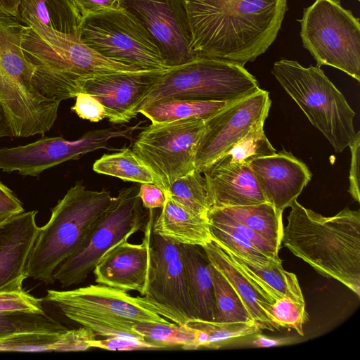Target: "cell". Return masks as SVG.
Masks as SVG:
<instances>
[{
  "instance_id": "1",
  "label": "cell",
  "mask_w": 360,
  "mask_h": 360,
  "mask_svg": "<svg viewBox=\"0 0 360 360\" xmlns=\"http://www.w3.org/2000/svg\"><path fill=\"white\" fill-rule=\"evenodd\" d=\"M196 58L245 65L276 40L287 0H182Z\"/></svg>"
},
{
  "instance_id": "2",
  "label": "cell",
  "mask_w": 360,
  "mask_h": 360,
  "mask_svg": "<svg viewBox=\"0 0 360 360\" xmlns=\"http://www.w3.org/2000/svg\"><path fill=\"white\" fill-rule=\"evenodd\" d=\"M282 242L318 273L360 296V213L345 208L324 217L295 200Z\"/></svg>"
},
{
  "instance_id": "3",
  "label": "cell",
  "mask_w": 360,
  "mask_h": 360,
  "mask_svg": "<svg viewBox=\"0 0 360 360\" xmlns=\"http://www.w3.org/2000/svg\"><path fill=\"white\" fill-rule=\"evenodd\" d=\"M22 47L34 68L33 86L47 98L60 102L81 92L78 84L81 78L142 71L101 56L77 37L60 33L40 36L24 25Z\"/></svg>"
},
{
  "instance_id": "4",
  "label": "cell",
  "mask_w": 360,
  "mask_h": 360,
  "mask_svg": "<svg viewBox=\"0 0 360 360\" xmlns=\"http://www.w3.org/2000/svg\"><path fill=\"white\" fill-rule=\"evenodd\" d=\"M114 198L105 189L88 190L82 182L72 186L40 227L27 262V278L54 283L57 268L83 245Z\"/></svg>"
},
{
  "instance_id": "5",
  "label": "cell",
  "mask_w": 360,
  "mask_h": 360,
  "mask_svg": "<svg viewBox=\"0 0 360 360\" xmlns=\"http://www.w3.org/2000/svg\"><path fill=\"white\" fill-rule=\"evenodd\" d=\"M271 73L336 153L349 147L356 135L355 112L321 67L282 58Z\"/></svg>"
},
{
  "instance_id": "6",
  "label": "cell",
  "mask_w": 360,
  "mask_h": 360,
  "mask_svg": "<svg viewBox=\"0 0 360 360\" xmlns=\"http://www.w3.org/2000/svg\"><path fill=\"white\" fill-rule=\"evenodd\" d=\"M256 78L243 65L196 58L165 70L154 87L131 113L135 117L146 105L164 98H185L233 103L259 89Z\"/></svg>"
},
{
  "instance_id": "7",
  "label": "cell",
  "mask_w": 360,
  "mask_h": 360,
  "mask_svg": "<svg viewBox=\"0 0 360 360\" xmlns=\"http://www.w3.org/2000/svg\"><path fill=\"white\" fill-rule=\"evenodd\" d=\"M300 37L316 61L360 82V22L338 0H316L303 11Z\"/></svg>"
},
{
  "instance_id": "8",
  "label": "cell",
  "mask_w": 360,
  "mask_h": 360,
  "mask_svg": "<svg viewBox=\"0 0 360 360\" xmlns=\"http://www.w3.org/2000/svg\"><path fill=\"white\" fill-rule=\"evenodd\" d=\"M79 40L101 56L141 70L168 68L146 30L124 9L106 8L82 17Z\"/></svg>"
},
{
  "instance_id": "9",
  "label": "cell",
  "mask_w": 360,
  "mask_h": 360,
  "mask_svg": "<svg viewBox=\"0 0 360 360\" xmlns=\"http://www.w3.org/2000/svg\"><path fill=\"white\" fill-rule=\"evenodd\" d=\"M138 191L137 186L120 191L83 245L57 268L55 281L63 288L84 282L108 250L143 230L146 219Z\"/></svg>"
},
{
  "instance_id": "10",
  "label": "cell",
  "mask_w": 360,
  "mask_h": 360,
  "mask_svg": "<svg viewBox=\"0 0 360 360\" xmlns=\"http://www.w3.org/2000/svg\"><path fill=\"white\" fill-rule=\"evenodd\" d=\"M205 120H180L152 124L134 142L132 150L157 176L163 192L179 177L194 169Z\"/></svg>"
},
{
  "instance_id": "11",
  "label": "cell",
  "mask_w": 360,
  "mask_h": 360,
  "mask_svg": "<svg viewBox=\"0 0 360 360\" xmlns=\"http://www.w3.org/2000/svg\"><path fill=\"white\" fill-rule=\"evenodd\" d=\"M42 301L60 310L77 311L107 319L134 322L184 324L182 314L146 296H131L127 292L102 284L72 290H48Z\"/></svg>"
},
{
  "instance_id": "12",
  "label": "cell",
  "mask_w": 360,
  "mask_h": 360,
  "mask_svg": "<svg viewBox=\"0 0 360 360\" xmlns=\"http://www.w3.org/2000/svg\"><path fill=\"white\" fill-rule=\"evenodd\" d=\"M141 123L90 131L74 141H68L62 136L43 137L25 146L0 147V169L6 172L18 171L22 176H35L49 168L77 160L87 153L101 148L109 150L108 143L111 139H130L134 131L141 128Z\"/></svg>"
},
{
  "instance_id": "13",
  "label": "cell",
  "mask_w": 360,
  "mask_h": 360,
  "mask_svg": "<svg viewBox=\"0 0 360 360\" xmlns=\"http://www.w3.org/2000/svg\"><path fill=\"white\" fill-rule=\"evenodd\" d=\"M271 101L269 92L259 89L228 104L205 120L195 167L202 172L255 127L264 124Z\"/></svg>"
},
{
  "instance_id": "14",
  "label": "cell",
  "mask_w": 360,
  "mask_h": 360,
  "mask_svg": "<svg viewBox=\"0 0 360 360\" xmlns=\"http://www.w3.org/2000/svg\"><path fill=\"white\" fill-rule=\"evenodd\" d=\"M146 30L168 68L196 58L191 46L189 23L182 0H117Z\"/></svg>"
},
{
  "instance_id": "15",
  "label": "cell",
  "mask_w": 360,
  "mask_h": 360,
  "mask_svg": "<svg viewBox=\"0 0 360 360\" xmlns=\"http://www.w3.org/2000/svg\"><path fill=\"white\" fill-rule=\"evenodd\" d=\"M144 296L188 319H197L187 284L182 244L153 232L150 270Z\"/></svg>"
},
{
  "instance_id": "16",
  "label": "cell",
  "mask_w": 360,
  "mask_h": 360,
  "mask_svg": "<svg viewBox=\"0 0 360 360\" xmlns=\"http://www.w3.org/2000/svg\"><path fill=\"white\" fill-rule=\"evenodd\" d=\"M165 70L118 72L81 78V92L96 97L113 124L129 122L131 113Z\"/></svg>"
},
{
  "instance_id": "17",
  "label": "cell",
  "mask_w": 360,
  "mask_h": 360,
  "mask_svg": "<svg viewBox=\"0 0 360 360\" xmlns=\"http://www.w3.org/2000/svg\"><path fill=\"white\" fill-rule=\"evenodd\" d=\"M152 221L150 214L141 243L124 239L104 254L92 271L96 283L146 295L150 270Z\"/></svg>"
},
{
  "instance_id": "18",
  "label": "cell",
  "mask_w": 360,
  "mask_h": 360,
  "mask_svg": "<svg viewBox=\"0 0 360 360\" xmlns=\"http://www.w3.org/2000/svg\"><path fill=\"white\" fill-rule=\"evenodd\" d=\"M249 165L266 202L281 214L297 200L311 177L307 166L285 150L257 158Z\"/></svg>"
},
{
  "instance_id": "19",
  "label": "cell",
  "mask_w": 360,
  "mask_h": 360,
  "mask_svg": "<svg viewBox=\"0 0 360 360\" xmlns=\"http://www.w3.org/2000/svg\"><path fill=\"white\" fill-rule=\"evenodd\" d=\"M37 212H23L0 224V292L23 290L28 259L40 230Z\"/></svg>"
},
{
  "instance_id": "20",
  "label": "cell",
  "mask_w": 360,
  "mask_h": 360,
  "mask_svg": "<svg viewBox=\"0 0 360 360\" xmlns=\"http://www.w3.org/2000/svg\"><path fill=\"white\" fill-rule=\"evenodd\" d=\"M202 173L212 201V208L266 202L248 163L209 167Z\"/></svg>"
},
{
  "instance_id": "21",
  "label": "cell",
  "mask_w": 360,
  "mask_h": 360,
  "mask_svg": "<svg viewBox=\"0 0 360 360\" xmlns=\"http://www.w3.org/2000/svg\"><path fill=\"white\" fill-rule=\"evenodd\" d=\"M18 20L35 34L78 37L82 15L70 0H20Z\"/></svg>"
},
{
  "instance_id": "22",
  "label": "cell",
  "mask_w": 360,
  "mask_h": 360,
  "mask_svg": "<svg viewBox=\"0 0 360 360\" xmlns=\"http://www.w3.org/2000/svg\"><path fill=\"white\" fill-rule=\"evenodd\" d=\"M210 263L225 277L239 295L252 321L261 329L274 330L262 310L275 301L250 278L231 259L227 252L212 240L202 247Z\"/></svg>"
},
{
  "instance_id": "23",
  "label": "cell",
  "mask_w": 360,
  "mask_h": 360,
  "mask_svg": "<svg viewBox=\"0 0 360 360\" xmlns=\"http://www.w3.org/2000/svg\"><path fill=\"white\" fill-rule=\"evenodd\" d=\"M165 201L152 232L175 243L205 246L212 241L207 217L198 214L164 193Z\"/></svg>"
},
{
  "instance_id": "24",
  "label": "cell",
  "mask_w": 360,
  "mask_h": 360,
  "mask_svg": "<svg viewBox=\"0 0 360 360\" xmlns=\"http://www.w3.org/2000/svg\"><path fill=\"white\" fill-rule=\"evenodd\" d=\"M186 280L197 319L217 321L211 263L200 245L182 244Z\"/></svg>"
},
{
  "instance_id": "25",
  "label": "cell",
  "mask_w": 360,
  "mask_h": 360,
  "mask_svg": "<svg viewBox=\"0 0 360 360\" xmlns=\"http://www.w3.org/2000/svg\"><path fill=\"white\" fill-rule=\"evenodd\" d=\"M225 250L234 263L274 301L285 297L305 305L296 275L285 271L282 262L256 263Z\"/></svg>"
},
{
  "instance_id": "26",
  "label": "cell",
  "mask_w": 360,
  "mask_h": 360,
  "mask_svg": "<svg viewBox=\"0 0 360 360\" xmlns=\"http://www.w3.org/2000/svg\"><path fill=\"white\" fill-rule=\"evenodd\" d=\"M228 104L221 101L164 98L144 106L139 113L149 119L152 124L189 119L205 120Z\"/></svg>"
},
{
  "instance_id": "27",
  "label": "cell",
  "mask_w": 360,
  "mask_h": 360,
  "mask_svg": "<svg viewBox=\"0 0 360 360\" xmlns=\"http://www.w3.org/2000/svg\"><path fill=\"white\" fill-rule=\"evenodd\" d=\"M133 330L144 340L158 349L181 347L184 349H197L205 347L207 335L186 323H136Z\"/></svg>"
},
{
  "instance_id": "28",
  "label": "cell",
  "mask_w": 360,
  "mask_h": 360,
  "mask_svg": "<svg viewBox=\"0 0 360 360\" xmlns=\"http://www.w3.org/2000/svg\"><path fill=\"white\" fill-rule=\"evenodd\" d=\"M219 209L250 228L276 250H279L283 233L282 214L277 212L272 204L264 202Z\"/></svg>"
},
{
  "instance_id": "29",
  "label": "cell",
  "mask_w": 360,
  "mask_h": 360,
  "mask_svg": "<svg viewBox=\"0 0 360 360\" xmlns=\"http://www.w3.org/2000/svg\"><path fill=\"white\" fill-rule=\"evenodd\" d=\"M93 170L139 184H153L161 188L157 176L148 166L130 148L110 154H104L96 160Z\"/></svg>"
},
{
  "instance_id": "30",
  "label": "cell",
  "mask_w": 360,
  "mask_h": 360,
  "mask_svg": "<svg viewBox=\"0 0 360 360\" xmlns=\"http://www.w3.org/2000/svg\"><path fill=\"white\" fill-rule=\"evenodd\" d=\"M165 192L175 201L198 214L207 217L212 208L205 178L196 168L174 181Z\"/></svg>"
},
{
  "instance_id": "31",
  "label": "cell",
  "mask_w": 360,
  "mask_h": 360,
  "mask_svg": "<svg viewBox=\"0 0 360 360\" xmlns=\"http://www.w3.org/2000/svg\"><path fill=\"white\" fill-rule=\"evenodd\" d=\"M276 152V149L264 133V124H261L251 130L209 167H226L240 163L249 164L250 161L257 158L271 155Z\"/></svg>"
},
{
  "instance_id": "32",
  "label": "cell",
  "mask_w": 360,
  "mask_h": 360,
  "mask_svg": "<svg viewBox=\"0 0 360 360\" xmlns=\"http://www.w3.org/2000/svg\"><path fill=\"white\" fill-rule=\"evenodd\" d=\"M217 321H253L238 293L225 277L211 264Z\"/></svg>"
},
{
  "instance_id": "33",
  "label": "cell",
  "mask_w": 360,
  "mask_h": 360,
  "mask_svg": "<svg viewBox=\"0 0 360 360\" xmlns=\"http://www.w3.org/2000/svg\"><path fill=\"white\" fill-rule=\"evenodd\" d=\"M63 332L35 330L13 333L0 338V352H63Z\"/></svg>"
},
{
  "instance_id": "34",
  "label": "cell",
  "mask_w": 360,
  "mask_h": 360,
  "mask_svg": "<svg viewBox=\"0 0 360 360\" xmlns=\"http://www.w3.org/2000/svg\"><path fill=\"white\" fill-rule=\"evenodd\" d=\"M63 315L82 326L91 329L97 336L105 338H123L126 339L144 341L143 337L133 330L136 322L107 319L100 316L77 311H66Z\"/></svg>"
},
{
  "instance_id": "35",
  "label": "cell",
  "mask_w": 360,
  "mask_h": 360,
  "mask_svg": "<svg viewBox=\"0 0 360 360\" xmlns=\"http://www.w3.org/2000/svg\"><path fill=\"white\" fill-rule=\"evenodd\" d=\"M186 323L206 333L207 342L205 348L210 349H218L228 340L253 335L260 330L254 321L219 322L190 319Z\"/></svg>"
},
{
  "instance_id": "36",
  "label": "cell",
  "mask_w": 360,
  "mask_h": 360,
  "mask_svg": "<svg viewBox=\"0 0 360 360\" xmlns=\"http://www.w3.org/2000/svg\"><path fill=\"white\" fill-rule=\"evenodd\" d=\"M208 222L212 240L222 248L256 263L282 262L281 259H273L261 252L248 239L233 229L221 224Z\"/></svg>"
},
{
  "instance_id": "37",
  "label": "cell",
  "mask_w": 360,
  "mask_h": 360,
  "mask_svg": "<svg viewBox=\"0 0 360 360\" xmlns=\"http://www.w3.org/2000/svg\"><path fill=\"white\" fill-rule=\"evenodd\" d=\"M68 328L46 313H0V338L24 331H65Z\"/></svg>"
},
{
  "instance_id": "38",
  "label": "cell",
  "mask_w": 360,
  "mask_h": 360,
  "mask_svg": "<svg viewBox=\"0 0 360 360\" xmlns=\"http://www.w3.org/2000/svg\"><path fill=\"white\" fill-rule=\"evenodd\" d=\"M262 310L274 328H292L300 335H304L303 324L307 319L305 305L283 297L272 304H265Z\"/></svg>"
},
{
  "instance_id": "39",
  "label": "cell",
  "mask_w": 360,
  "mask_h": 360,
  "mask_svg": "<svg viewBox=\"0 0 360 360\" xmlns=\"http://www.w3.org/2000/svg\"><path fill=\"white\" fill-rule=\"evenodd\" d=\"M208 221L229 226L247 239H248L257 249L270 257L280 260L276 250L267 241L262 238L258 233L244 224L234 219L225 214L219 208L210 209L207 214Z\"/></svg>"
},
{
  "instance_id": "40",
  "label": "cell",
  "mask_w": 360,
  "mask_h": 360,
  "mask_svg": "<svg viewBox=\"0 0 360 360\" xmlns=\"http://www.w3.org/2000/svg\"><path fill=\"white\" fill-rule=\"evenodd\" d=\"M41 299L37 298L24 290L0 292V313L25 312L45 314Z\"/></svg>"
},
{
  "instance_id": "41",
  "label": "cell",
  "mask_w": 360,
  "mask_h": 360,
  "mask_svg": "<svg viewBox=\"0 0 360 360\" xmlns=\"http://www.w3.org/2000/svg\"><path fill=\"white\" fill-rule=\"evenodd\" d=\"M75 98V103L71 110L80 118L97 122L107 117L105 108L94 96L80 92Z\"/></svg>"
},
{
  "instance_id": "42",
  "label": "cell",
  "mask_w": 360,
  "mask_h": 360,
  "mask_svg": "<svg viewBox=\"0 0 360 360\" xmlns=\"http://www.w3.org/2000/svg\"><path fill=\"white\" fill-rule=\"evenodd\" d=\"M91 348H99L110 351H133L141 349H156L155 345L144 341L133 340L123 338H105L94 339L89 342Z\"/></svg>"
},
{
  "instance_id": "43",
  "label": "cell",
  "mask_w": 360,
  "mask_h": 360,
  "mask_svg": "<svg viewBox=\"0 0 360 360\" xmlns=\"http://www.w3.org/2000/svg\"><path fill=\"white\" fill-rule=\"evenodd\" d=\"M349 147L352 157L349 175V187L348 191L354 200L359 202L360 131L356 133L355 137Z\"/></svg>"
},
{
  "instance_id": "44",
  "label": "cell",
  "mask_w": 360,
  "mask_h": 360,
  "mask_svg": "<svg viewBox=\"0 0 360 360\" xmlns=\"http://www.w3.org/2000/svg\"><path fill=\"white\" fill-rule=\"evenodd\" d=\"M23 212L21 201L8 187L0 181V224Z\"/></svg>"
},
{
  "instance_id": "45",
  "label": "cell",
  "mask_w": 360,
  "mask_h": 360,
  "mask_svg": "<svg viewBox=\"0 0 360 360\" xmlns=\"http://www.w3.org/2000/svg\"><path fill=\"white\" fill-rule=\"evenodd\" d=\"M138 196L142 205L148 210L162 209L165 201L162 190L153 184H141Z\"/></svg>"
},
{
  "instance_id": "46",
  "label": "cell",
  "mask_w": 360,
  "mask_h": 360,
  "mask_svg": "<svg viewBox=\"0 0 360 360\" xmlns=\"http://www.w3.org/2000/svg\"><path fill=\"white\" fill-rule=\"evenodd\" d=\"M80 15L84 16L106 8H119L117 0H70Z\"/></svg>"
},
{
  "instance_id": "47",
  "label": "cell",
  "mask_w": 360,
  "mask_h": 360,
  "mask_svg": "<svg viewBox=\"0 0 360 360\" xmlns=\"http://www.w3.org/2000/svg\"><path fill=\"white\" fill-rule=\"evenodd\" d=\"M286 342L285 339L273 338L266 335L257 334L252 340V345L257 347H270L278 346Z\"/></svg>"
},
{
  "instance_id": "48",
  "label": "cell",
  "mask_w": 360,
  "mask_h": 360,
  "mask_svg": "<svg viewBox=\"0 0 360 360\" xmlns=\"http://www.w3.org/2000/svg\"><path fill=\"white\" fill-rule=\"evenodd\" d=\"M20 0H0V14L17 18Z\"/></svg>"
},
{
  "instance_id": "49",
  "label": "cell",
  "mask_w": 360,
  "mask_h": 360,
  "mask_svg": "<svg viewBox=\"0 0 360 360\" xmlns=\"http://www.w3.org/2000/svg\"><path fill=\"white\" fill-rule=\"evenodd\" d=\"M5 136L13 137V134L7 115L0 103V138Z\"/></svg>"
},
{
  "instance_id": "50",
  "label": "cell",
  "mask_w": 360,
  "mask_h": 360,
  "mask_svg": "<svg viewBox=\"0 0 360 360\" xmlns=\"http://www.w3.org/2000/svg\"><path fill=\"white\" fill-rule=\"evenodd\" d=\"M338 1H340V0H338Z\"/></svg>"
}]
</instances>
